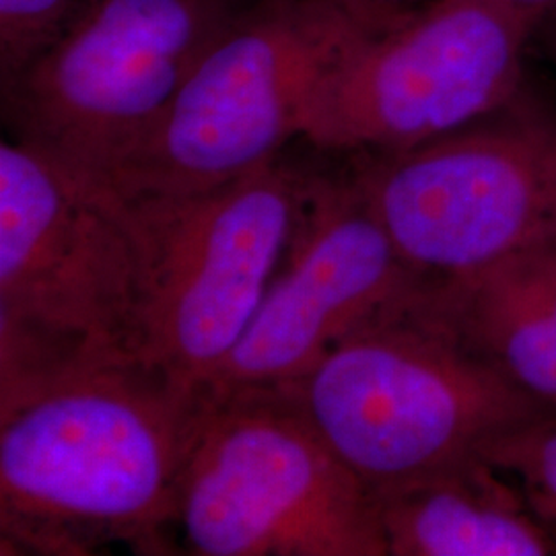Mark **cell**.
<instances>
[{
    "label": "cell",
    "instance_id": "cell-1",
    "mask_svg": "<svg viewBox=\"0 0 556 556\" xmlns=\"http://www.w3.org/2000/svg\"><path fill=\"white\" fill-rule=\"evenodd\" d=\"M208 400L116 358L0 415V553L179 555L181 480Z\"/></svg>",
    "mask_w": 556,
    "mask_h": 556
},
{
    "label": "cell",
    "instance_id": "cell-2",
    "mask_svg": "<svg viewBox=\"0 0 556 556\" xmlns=\"http://www.w3.org/2000/svg\"><path fill=\"white\" fill-rule=\"evenodd\" d=\"M410 298L367 321L282 388L374 495L482 457L555 415Z\"/></svg>",
    "mask_w": 556,
    "mask_h": 556
},
{
    "label": "cell",
    "instance_id": "cell-3",
    "mask_svg": "<svg viewBox=\"0 0 556 556\" xmlns=\"http://www.w3.org/2000/svg\"><path fill=\"white\" fill-rule=\"evenodd\" d=\"M132 268L116 192L4 137L0 413L87 367L135 358Z\"/></svg>",
    "mask_w": 556,
    "mask_h": 556
},
{
    "label": "cell",
    "instance_id": "cell-4",
    "mask_svg": "<svg viewBox=\"0 0 556 556\" xmlns=\"http://www.w3.org/2000/svg\"><path fill=\"white\" fill-rule=\"evenodd\" d=\"M307 181L309 161L282 153L200 192L114 190L135 264V358L184 386L208 388L277 275Z\"/></svg>",
    "mask_w": 556,
    "mask_h": 556
},
{
    "label": "cell",
    "instance_id": "cell-5",
    "mask_svg": "<svg viewBox=\"0 0 556 556\" xmlns=\"http://www.w3.org/2000/svg\"><path fill=\"white\" fill-rule=\"evenodd\" d=\"M400 13L376 0H252L105 186L188 194L277 160L340 54Z\"/></svg>",
    "mask_w": 556,
    "mask_h": 556
},
{
    "label": "cell",
    "instance_id": "cell-6",
    "mask_svg": "<svg viewBox=\"0 0 556 556\" xmlns=\"http://www.w3.org/2000/svg\"><path fill=\"white\" fill-rule=\"evenodd\" d=\"M179 495L197 556H388L378 498L282 388L208 392Z\"/></svg>",
    "mask_w": 556,
    "mask_h": 556
},
{
    "label": "cell",
    "instance_id": "cell-7",
    "mask_svg": "<svg viewBox=\"0 0 556 556\" xmlns=\"http://www.w3.org/2000/svg\"><path fill=\"white\" fill-rule=\"evenodd\" d=\"M337 160L422 278L462 277L556 236V100L532 75L445 137Z\"/></svg>",
    "mask_w": 556,
    "mask_h": 556
},
{
    "label": "cell",
    "instance_id": "cell-8",
    "mask_svg": "<svg viewBox=\"0 0 556 556\" xmlns=\"http://www.w3.org/2000/svg\"><path fill=\"white\" fill-rule=\"evenodd\" d=\"M252 0H79L0 85L4 137L105 184Z\"/></svg>",
    "mask_w": 556,
    "mask_h": 556
},
{
    "label": "cell",
    "instance_id": "cell-9",
    "mask_svg": "<svg viewBox=\"0 0 556 556\" xmlns=\"http://www.w3.org/2000/svg\"><path fill=\"white\" fill-rule=\"evenodd\" d=\"M536 23L497 0H425L353 41L305 116L316 153H400L497 110L530 77Z\"/></svg>",
    "mask_w": 556,
    "mask_h": 556
},
{
    "label": "cell",
    "instance_id": "cell-10",
    "mask_svg": "<svg viewBox=\"0 0 556 556\" xmlns=\"http://www.w3.org/2000/svg\"><path fill=\"white\" fill-rule=\"evenodd\" d=\"M420 280L342 165L309 163L285 258L206 390L220 394L298 381L340 340L410 298Z\"/></svg>",
    "mask_w": 556,
    "mask_h": 556
},
{
    "label": "cell",
    "instance_id": "cell-11",
    "mask_svg": "<svg viewBox=\"0 0 556 556\" xmlns=\"http://www.w3.org/2000/svg\"><path fill=\"white\" fill-rule=\"evenodd\" d=\"M551 238L462 277L425 278L420 295L470 351L556 413V264Z\"/></svg>",
    "mask_w": 556,
    "mask_h": 556
},
{
    "label": "cell",
    "instance_id": "cell-12",
    "mask_svg": "<svg viewBox=\"0 0 556 556\" xmlns=\"http://www.w3.org/2000/svg\"><path fill=\"white\" fill-rule=\"evenodd\" d=\"M376 498L388 556H556V523L482 457Z\"/></svg>",
    "mask_w": 556,
    "mask_h": 556
},
{
    "label": "cell",
    "instance_id": "cell-13",
    "mask_svg": "<svg viewBox=\"0 0 556 556\" xmlns=\"http://www.w3.org/2000/svg\"><path fill=\"white\" fill-rule=\"evenodd\" d=\"M482 459L516 480L538 514L556 523V413L495 439Z\"/></svg>",
    "mask_w": 556,
    "mask_h": 556
},
{
    "label": "cell",
    "instance_id": "cell-14",
    "mask_svg": "<svg viewBox=\"0 0 556 556\" xmlns=\"http://www.w3.org/2000/svg\"><path fill=\"white\" fill-rule=\"evenodd\" d=\"M79 0H0V85L56 38Z\"/></svg>",
    "mask_w": 556,
    "mask_h": 556
},
{
    "label": "cell",
    "instance_id": "cell-15",
    "mask_svg": "<svg viewBox=\"0 0 556 556\" xmlns=\"http://www.w3.org/2000/svg\"><path fill=\"white\" fill-rule=\"evenodd\" d=\"M534 50H540L556 66V11L538 21Z\"/></svg>",
    "mask_w": 556,
    "mask_h": 556
},
{
    "label": "cell",
    "instance_id": "cell-16",
    "mask_svg": "<svg viewBox=\"0 0 556 556\" xmlns=\"http://www.w3.org/2000/svg\"><path fill=\"white\" fill-rule=\"evenodd\" d=\"M497 2L523 17L534 21L536 25L542 17L556 11V0H497Z\"/></svg>",
    "mask_w": 556,
    "mask_h": 556
},
{
    "label": "cell",
    "instance_id": "cell-17",
    "mask_svg": "<svg viewBox=\"0 0 556 556\" xmlns=\"http://www.w3.org/2000/svg\"><path fill=\"white\" fill-rule=\"evenodd\" d=\"M383 7H390V9H397V11H406V9H413L417 4H422L425 0H376Z\"/></svg>",
    "mask_w": 556,
    "mask_h": 556
}]
</instances>
